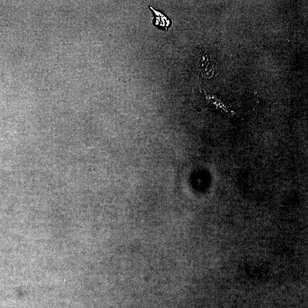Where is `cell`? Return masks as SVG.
Segmentation results:
<instances>
[{"label": "cell", "instance_id": "obj_1", "mask_svg": "<svg viewBox=\"0 0 308 308\" xmlns=\"http://www.w3.org/2000/svg\"><path fill=\"white\" fill-rule=\"evenodd\" d=\"M151 8L153 9L154 13H155L156 16L155 25L162 27L165 28L166 30H167V28L170 26L171 24V20L169 19V18L164 13L161 12L160 11H156L155 9H153L152 7Z\"/></svg>", "mask_w": 308, "mask_h": 308}]
</instances>
